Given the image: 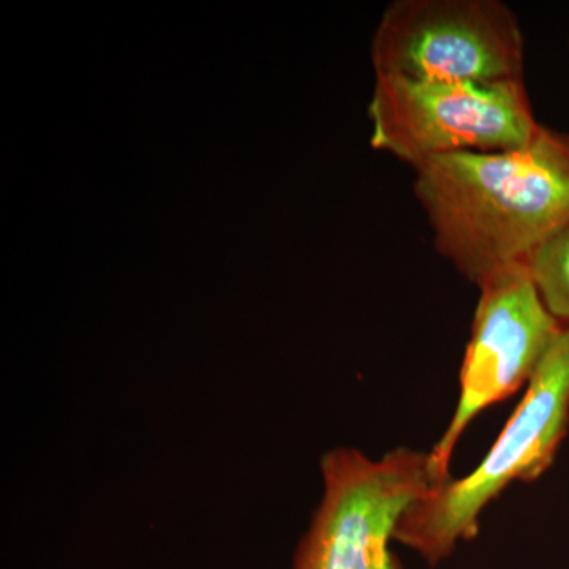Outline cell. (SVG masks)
I'll return each instance as SVG.
<instances>
[{"label":"cell","instance_id":"cell-7","mask_svg":"<svg viewBox=\"0 0 569 569\" xmlns=\"http://www.w3.org/2000/svg\"><path fill=\"white\" fill-rule=\"evenodd\" d=\"M526 268L550 316L569 329V224L535 250Z\"/></svg>","mask_w":569,"mask_h":569},{"label":"cell","instance_id":"cell-3","mask_svg":"<svg viewBox=\"0 0 569 569\" xmlns=\"http://www.w3.org/2000/svg\"><path fill=\"white\" fill-rule=\"evenodd\" d=\"M367 114L372 148L411 168L445 153L523 148L542 127L526 81L481 84L376 77Z\"/></svg>","mask_w":569,"mask_h":569},{"label":"cell","instance_id":"cell-5","mask_svg":"<svg viewBox=\"0 0 569 569\" xmlns=\"http://www.w3.org/2000/svg\"><path fill=\"white\" fill-rule=\"evenodd\" d=\"M325 493L295 569H402L389 549L408 508L433 488L429 455L399 448L380 460L339 448L321 460Z\"/></svg>","mask_w":569,"mask_h":569},{"label":"cell","instance_id":"cell-2","mask_svg":"<svg viewBox=\"0 0 569 569\" xmlns=\"http://www.w3.org/2000/svg\"><path fill=\"white\" fill-rule=\"evenodd\" d=\"M568 429L569 329H563L488 456L467 477L449 479L415 501L397 523L396 541L432 567L448 559L460 541L477 537L482 509L501 490L549 470Z\"/></svg>","mask_w":569,"mask_h":569},{"label":"cell","instance_id":"cell-4","mask_svg":"<svg viewBox=\"0 0 569 569\" xmlns=\"http://www.w3.org/2000/svg\"><path fill=\"white\" fill-rule=\"evenodd\" d=\"M376 77L523 81L526 40L500 0H396L372 40Z\"/></svg>","mask_w":569,"mask_h":569},{"label":"cell","instance_id":"cell-6","mask_svg":"<svg viewBox=\"0 0 569 569\" xmlns=\"http://www.w3.org/2000/svg\"><path fill=\"white\" fill-rule=\"evenodd\" d=\"M471 339L460 369V395L447 432L429 452L433 488L445 485L460 436L488 407L529 385L563 331L542 302L526 266L478 287Z\"/></svg>","mask_w":569,"mask_h":569},{"label":"cell","instance_id":"cell-1","mask_svg":"<svg viewBox=\"0 0 569 569\" xmlns=\"http://www.w3.org/2000/svg\"><path fill=\"white\" fill-rule=\"evenodd\" d=\"M413 170L437 252L477 287L569 224L568 132L542 126L523 148L445 153Z\"/></svg>","mask_w":569,"mask_h":569}]
</instances>
